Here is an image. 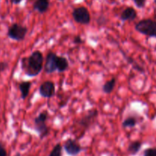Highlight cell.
Here are the masks:
<instances>
[{"mask_svg": "<svg viewBox=\"0 0 156 156\" xmlns=\"http://www.w3.org/2000/svg\"><path fill=\"white\" fill-rule=\"evenodd\" d=\"M44 66V56L39 50H35L27 57L21 59V68L29 77H35L41 73Z\"/></svg>", "mask_w": 156, "mask_h": 156, "instance_id": "1", "label": "cell"}, {"mask_svg": "<svg viewBox=\"0 0 156 156\" xmlns=\"http://www.w3.org/2000/svg\"><path fill=\"white\" fill-rule=\"evenodd\" d=\"M47 118H48V112L43 111L34 120V129L38 133L41 140H44L50 133V129L46 123Z\"/></svg>", "mask_w": 156, "mask_h": 156, "instance_id": "2", "label": "cell"}, {"mask_svg": "<svg viewBox=\"0 0 156 156\" xmlns=\"http://www.w3.org/2000/svg\"><path fill=\"white\" fill-rule=\"evenodd\" d=\"M135 29L142 34L156 38V21L150 18L140 20L135 25Z\"/></svg>", "mask_w": 156, "mask_h": 156, "instance_id": "3", "label": "cell"}, {"mask_svg": "<svg viewBox=\"0 0 156 156\" xmlns=\"http://www.w3.org/2000/svg\"><path fill=\"white\" fill-rule=\"evenodd\" d=\"M27 33V27L21 25L18 23H15L9 27L7 35L10 39L13 40V41H22L25 38Z\"/></svg>", "mask_w": 156, "mask_h": 156, "instance_id": "4", "label": "cell"}, {"mask_svg": "<svg viewBox=\"0 0 156 156\" xmlns=\"http://www.w3.org/2000/svg\"><path fill=\"white\" fill-rule=\"evenodd\" d=\"M73 19L79 24L87 25L91 21V15L88 9L84 6L76 8L72 13Z\"/></svg>", "mask_w": 156, "mask_h": 156, "instance_id": "5", "label": "cell"}, {"mask_svg": "<svg viewBox=\"0 0 156 156\" xmlns=\"http://www.w3.org/2000/svg\"><path fill=\"white\" fill-rule=\"evenodd\" d=\"M39 93L43 98H51L55 94V84L51 81L43 82L39 87Z\"/></svg>", "mask_w": 156, "mask_h": 156, "instance_id": "6", "label": "cell"}, {"mask_svg": "<svg viewBox=\"0 0 156 156\" xmlns=\"http://www.w3.org/2000/svg\"><path fill=\"white\" fill-rule=\"evenodd\" d=\"M63 148L66 152L71 156L78 155L82 150L80 145L73 139H68L64 143Z\"/></svg>", "mask_w": 156, "mask_h": 156, "instance_id": "7", "label": "cell"}, {"mask_svg": "<svg viewBox=\"0 0 156 156\" xmlns=\"http://www.w3.org/2000/svg\"><path fill=\"white\" fill-rule=\"evenodd\" d=\"M98 115V111L96 109H91V111H88L84 117L80 119L79 122V124L84 127L85 129H88L92 122L94 121V119Z\"/></svg>", "mask_w": 156, "mask_h": 156, "instance_id": "8", "label": "cell"}, {"mask_svg": "<svg viewBox=\"0 0 156 156\" xmlns=\"http://www.w3.org/2000/svg\"><path fill=\"white\" fill-rule=\"evenodd\" d=\"M56 56H57V55L55 53H53V52H50V53L47 55L45 65H44V71H45L46 73L50 74V73H54L56 70Z\"/></svg>", "mask_w": 156, "mask_h": 156, "instance_id": "9", "label": "cell"}, {"mask_svg": "<svg viewBox=\"0 0 156 156\" xmlns=\"http://www.w3.org/2000/svg\"><path fill=\"white\" fill-rule=\"evenodd\" d=\"M137 17V12L133 7H127L121 12L120 18L121 21H134Z\"/></svg>", "mask_w": 156, "mask_h": 156, "instance_id": "10", "label": "cell"}, {"mask_svg": "<svg viewBox=\"0 0 156 156\" xmlns=\"http://www.w3.org/2000/svg\"><path fill=\"white\" fill-rule=\"evenodd\" d=\"M49 7H50V0H36L33 5L34 9L41 14L47 12Z\"/></svg>", "mask_w": 156, "mask_h": 156, "instance_id": "11", "label": "cell"}, {"mask_svg": "<svg viewBox=\"0 0 156 156\" xmlns=\"http://www.w3.org/2000/svg\"><path fill=\"white\" fill-rule=\"evenodd\" d=\"M56 70L59 73L65 72L69 68V62L67 59L63 56H56Z\"/></svg>", "mask_w": 156, "mask_h": 156, "instance_id": "12", "label": "cell"}, {"mask_svg": "<svg viewBox=\"0 0 156 156\" xmlns=\"http://www.w3.org/2000/svg\"><path fill=\"white\" fill-rule=\"evenodd\" d=\"M30 87H31V82L30 81L21 82V83H19V90L21 92V99L24 100L27 98L30 92Z\"/></svg>", "mask_w": 156, "mask_h": 156, "instance_id": "13", "label": "cell"}, {"mask_svg": "<svg viewBox=\"0 0 156 156\" xmlns=\"http://www.w3.org/2000/svg\"><path fill=\"white\" fill-rule=\"evenodd\" d=\"M143 143L140 141L132 142L127 148V152L130 155H136L141 149Z\"/></svg>", "mask_w": 156, "mask_h": 156, "instance_id": "14", "label": "cell"}, {"mask_svg": "<svg viewBox=\"0 0 156 156\" xmlns=\"http://www.w3.org/2000/svg\"><path fill=\"white\" fill-rule=\"evenodd\" d=\"M116 82H117V79L115 78H112L111 80L105 82L103 86H102L103 92L105 93V94H111V93H112L114 88H115Z\"/></svg>", "mask_w": 156, "mask_h": 156, "instance_id": "15", "label": "cell"}, {"mask_svg": "<svg viewBox=\"0 0 156 156\" xmlns=\"http://www.w3.org/2000/svg\"><path fill=\"white\" fill-rule=\"evenodd\" d=\"M137 120L136 117H129L123 120L122 126L124 128H132L136 125Z\"/></svg>", "mask_w": 156, "mask_h": 156, "instance_id": "16", "label": "cell"}, {"mask_svg": "<svg viewBox=\"0 0 156 156\" xmlns=\"http://www.w3.org/2000/svg\"><path fill=\"white\" fill-rule=\"evenodd\" d=\"M62 147L60 143H57L50 152L49 156H62Z\"/></svg>", "mask_w": 156, "mask_h": 156, "instance_id": "17", "label": "cell"}, {"mask_svg": "<svg viewBox=\"0 0 156 156\" xmlns=\"http://www.w3.org/2000/svg\"><path fill=\"white\" fill-rule=\"evenodd\" d=\"M143 156H156V148H149L143 152Z\"/></svg>", "mask_w": 156, "mask_h": 156, "instance_id": "18", "label": "cell"}, {"mask_svg": "<svg viewBox=\"0 0 156 156\" xmlns=\"http://www.w3.org/2000/svg\"><path fill=\"white\" fill-rule=\"evenodd\" d=\"M135 3L136 6L139 9H143L146 6V0H133Z\"/></svg>", "mask_w": 156, "mask_h": 156, "instance_id": "19", "label": "cell"}, {"mask_svg": "<svg viewBox=\"0 0 156 156\" xmlns=\"http://www.w3.org/2000/svg\"><path fill=\"white\" fill-rule=\"evenodd\" d=\"M73 43L76 44H82L84 43V41L82 39V37L79 35H76L73 38Z\"/></svg>", "mask_w": 156, "mask_h": 156, "instance_id": "20", "label": "cell"}, {"mask_svg": "<svg viewBox=\"0 0 156 156\" xmlns=\"http://www.w3.org/2000/svg\"><path fill=\"white\" fill-rule=\"evenodd\" d=\"M9 67V64L6 62H0V73L6 70Z\"/></svg>", "mask_w": 156, "mask_h": 156, "instance_id": "21", "label": "cell"}, {"mask_svg": "<svg viewBox=\"0 0 156 156\" xmlns=\"http://www.w3.org/2000/svg\"><path fill=\"white\" fill-rule=\"evenodd\" d=\"M0 156H7V151L1 143H0Z\"/></svg>", "mask_w": 156, "mask_h": 156, "instance_id": "22", "label": "cell"}, {"mask_svg": "<svg viewBox=\"0 0 156 156\" xmlns=\"http://www.w3.org/2000/svg\"><path fill=\"white\" fill-rule=\"evenodd\" d=\"M11 2L12 3V4H15V5H18L19 4L20 2H21L22 0H10Z\"/></svg>", "mask_w": 156, "mask_h": 156, "instance_id": "23", "label": "cell"}, {"mask_svg": "<svg viewBox=\"0 0 156 156\" xmlns=\"http://www.w3.org/2000/svg\"><path fill=\"white\" fill-rule=\"evenodd\" d=\"M15 156H21V154H20V153H16L15 155Z\"/></svg>", "mask_w": 156, "mask_h": 156, "instance_id": "24", "label": "cell"}, {"mask_svg": "<svg viewBox=\"0 0 156 156\" xmlns=\"http://www.w3.org/2000/svg\"><path fill=\"white\" fill-rule=\"evenodd\" d=\"M154 3H155V6H156V0H154Z\"/></svg>", "mask_w": 156, "mask_h": 156, "instance_id": "25", "label": "cell"}, {"mask_svg": "<svg viewBox=\"0 0 156 156\" xmlns=\"http://www.w3.org/2000/svg\"><path fill=\"white\" fill-rule=\"evenodd\" d=\"M59 1H63V0H59Z\"/></svg>", "mask_w": 156, "mask_h": 156, "instance_id": "26", "label": "cell"}]
</instances>
